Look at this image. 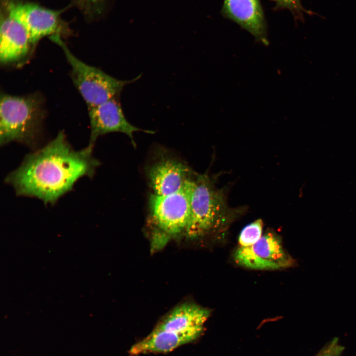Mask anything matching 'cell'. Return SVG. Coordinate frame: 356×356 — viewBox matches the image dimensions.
<instances>
[{
    "instance_id": "obj_5",
    "label": "cell",
    "mask_w": 356,
    "mask_h": 356,
    "mask_svg": "<svg viewBox=\"0 0 356 356\" xmlns=\"http://www.w3.org/2000/svg\"><path fill=\"white\" fill-rule=\"evenodd\" d=\"M1 10L19 21L26 29L32 48L43 38L49 39L67 32L61 11L23 0H2Z\"/></svg>"
},
{
    "instance_id": "obj_8",
    "label": "cell",
    "mask_w": 356,
    "mask_h": 356,
    "mask_svg": "<svg viewBox=\"0 0 356 356\" xmlns=\"http://www.w3.org/2000/svg\"><path fill=\"white\" fill-rule=\"evenodd\" d=\"M90 125V136L89 145L93 146L97 138L113 132L127 134L135 146L133 134L139 131L154 133L143 130L132 125L125 117L120 103L116 98L88 109Z\"/></svg>"
},
{
    "instance_id": "obj_6",
    "label": "cell",
    "mask_w": 356,
    "mask_h": 356,
    "mask_svg": "<svg viewBox=\"0 0 356 356\" xmlns=\"http://www.w3.org/2000/svg\"><path fill=\"white\" fill-rule=\"evenodd\" d=\"M194 181L190 179L178 191L165 195L153 194L150 208L155 223L167 234L185 230L190 215L191 196Z\"/></svg>"
},
{
    "instance_id": "obj_9",
    "label": "cell",
    "mask_w": 356,
    "mask_h": 356,
    "mask_svg": "<svg viewBox=\"0 0 356 356\" xmlns=\"http://www.w3.org/2000/svg\"><path fill=\"white\" fill-rule=\"evenodd\" d=\"M222 12L258 41L268 44L267 24L260 0H223Z\"/></svg>"
},
{
    "instance_id": "obj_16",
    "label": "cell",
    "mask_w": 356,
    "mask_h": 356,
    "mask_svg": "<svg viewBox=\"0 0 356 356\" xmlns=\"http://www.w3.org/2000/svg\"><path fill=\"white\" fill-rule=\"evenodd\" d=\"M88 17H98L103 12L107 0H72Z\"/></svg>"
},
{
    "instance_id": "obj_14",
    "label": "cell",
    "mask_w": 356,
    "mask_h": 356,
    "mask_svg": "<svg viewBox=\"0 0 356 356\" xmlns=\"http://www.w3.org/2000/svg\"><path fill=\"white\" fill-rule=\"evenodd\" d=\"M263 222L258 219L245 226L238 237V242L241 247L251 246L258 242L262 236Z\"/></svg>"
},
{
    "instance_id": "obj_10",
    "label": "cell",
    "mask_w": 356,
    "mask_h": 356,
    "mask_svg": "<svg viewBox=\"0 0 356 356\" xmlns=\"http://www.w3.org/2000/svg\"><path fill=\"white\" fill-rule=\"evenodd\" d=\"M0 60L2 64L15 63L25 58L32 46L24 27L1 10Z\"/></svg>"
},
{
    "instance_id": "obj_4",
    "label": "cell",
    "mask_w": 356,
    "mask_h": 356,
    "mask_svg": "<svg viewBox=\"0 0 356 356\" xmlns=\"http://www.w3.org/2000/svg\"><path fill=\"white\" fill-rule=\"evenodd\" d=\"M227 212L222 192L212 185L208 178H200L194 181L191 193L186 235L195 238L218 229L225 222Z\"/></svg>"
},
{
    "instance_id": "obj_3",
    "label": "cell",
    "mask_w": 356,
    "mask_h": 356,
    "mask_svg": "<svg viewBox=\"0 0 356 356\" xmlns=\"http://www.w3.org/2000/svg\"><path fill=\"white\" fill-rule=\"evenodd\" d=\"M50 39L60 46L64 51L71 67L72 79L88 109L117 98L125 86L139 78V76L129 81L114 78L77 58L69 49L61 36H54Z\"/></svg>"
},
{
    "instance_id": "obj_15",
    "label": "cell",
    "mask_w": 356,
    "mask_h": 356,
    "mask_svg": "<svg viewBox=\"0 0 356 356\" xmlns=\"http://www.w3.org/2000/svg\"><path fill=\"white\" fill-rule=\"evenodd\" d=\"M275 4V9H287L293 15L296 21L304 20V14L312 15L314 13L311 11L306 10L301 3V0H271Z\"/></svg>"
},
{
    "instance_id": "obj_7",
    "label": "cell",
    "mask_w": 356,
    "mask_h": 356,
    "mask_svg": "<svg viewBox=\"0 0 356 356\" xmlns=\"http://www.w3.org/2000/svg\"><path fill=\"white\" fill-rule=\"evenodd\" d=\"M234 259L242 267L257 270L285 269L295 264L294 259L284 250L280 237L271 232L262 235L251 246L239 247Z\"/></svg>"
},
{
    "instance_id": "obj_11",
    "label": "cell",
    "mask_w": 356,
    "mask_h": 356,
    "mask_svg": "<svg viewBox=\"0 0 356 356\" xmlns=\"http://www.w3.org/2000/svg\"><path fill=\"white\" fill-rule=\"evenodd\" d=\"M189 173V170L185 165L168 159L155 164L148 174L154 194L165 195L180 189L190 179Z\"/></svg>"
},
{
    "instance_id": "obj_1",
    "label": "cell",
    "mask_w": 356,
    "mask_h": 356,
    "mask_svg": "<svg viewBox=\"0 0 356 356\" xmlns=\"http://www.w3.org/2000/svg\"><path fill=\"white\" fill-rule=\"evenodd\" d=\"M93 146L76 150L60 132L44 147L26 155L5 181L19 196L53 204L71 191L80 178L93 177L99 165L93 156Z\"/></svg>"
},
{
    "instance_id": "obj_13",
    "label": "cell",
    "mask_w": 356,
    "mask_h": 356,
    "mask_svg": "<svg viewBox=\"0 0 356 356\" xmlns=\"http://www.w3.org/2000/svg\"><path fill=\"white\" fill-rule=\"evenodd\" d=\"M210 313L209 310L197 305H182L168 313L153 329L203 333L204 325Z\"/></svg>"
},
{
    "instance_id": "obj_2",
    "label": "cell",
    "mask_w": 356,
    "mask_h": 356,
    "mask_svg": "<svg viewBox=\"0 0 356 356\" xmlns=\"http://www.w3.org/2000/svg\"><path fill=\"white\" fill-rule=\"evenodd\" d=\"M44 116L43 103L39 96L1 94L0 145L16 141L35 146L40 134Z\"/></svg>"
},
{
    "instance_id": "obj_12",
    "label": "cell",
    "mask_w": 356,
    "mask_h": 356,
    "mask_svg": "<svg viewBox=\"0 0 356 356\" xmlns=\"http://www.w3.org/2000/svg\"><path fill=\"white\" fill-rule=\"evenodd\" d=\"M202 334L153 329L149 335L132 346L128 353L131 356L169 353L180 346L194 342Z\"/></svg>"
},
{
    "instance_id": "obj_17",
    "label": "cell",
    "mask_w": 356,
    "mask_h": 356,
    "mask_svg": "<svg viewBox=\"0 0 356 356\" xmlns=\"http://www.w3.org/2000/svg\"><path fill=\"white\" fill-rule=\"evenodd\" d=\"M343 347L339 344L338 340H333L317 356H340Z\"/></svg>"
}]
</instances>
